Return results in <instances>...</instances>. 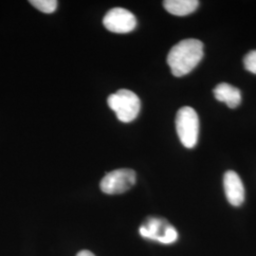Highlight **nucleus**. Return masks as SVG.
Instances as JSON below:
<instances>
[{
    "instance_id": "1",
    "label": "nucleus",
    "mask_w": 256,
    "mask_h": 256,
    "mask_svg": "<svg viewBox=\"0 0 256 256\" xmlns=\"http://www.w3.org/2000/svg\"><path fill=\"white\" fill-rule=\"evenodd\" d=\"M203 44L198 39H185L174 45L167 56V63L176 77L190 74L203 58Z\"/></svg>"
},
{
    "instance_id": "2",
    "label": "nucleus",
    "mask_w": 256,
    "mask_h": 256,
    "mask_svg": "<svg viewBox=\"0 0 256 256\" xmlns=\"http://www.w3.org/2000/svg\"><path fill=\"white\" fill-rule=\"evenodd\" d=\"M108 104L122 122H133L140 111V98L134 92L128 90H120L110 95Z\"/></svg>"
},
{
    "instance_id": "3",
    "label": "nucleus",
    "mask_w": 256,
    "mask_h": 256,
    "mask_svg": "<svg viewBox=\"0 0 256 256\" xmlns=\"http://www.w3.org/2000/svg\"><path fill=\"white\" fill-rule=\"evenodd\" d=\"M176 128L183 146L194 148L198 144L200 133V119L196 110L184 106L178 111Z\"/></svg>"
},
{
    "instance_id": "4",
    "label": "nucleus",
    "mask_w": 256,
    "mask_h": 256,
    "mask_svg": "<svg viewBox=\"0 0 256 256\" xmlns=\"http://www.w3.org/2000/svg\"><path fill=\"white\" fill-rule=\"evenodd\" d=\"M136 183V173L131 169H118L106 174L100 183L102 192L119 194L131 189Z\"/></svg>"
},
{
    "instance_id": "5",
    "label": "nucleus",
    "mask_w": 256,
    "mask_h": 256,
    "mask_svg": "<svg viewBox=\"0 0 256 256\" xmlns=\"http://www.w3.org/2000/svg\"><path fill=\"white\" fill-rule=\"evenodd\" d=\"M102 23L111 32L128 34L135 30L137 19L128 10L114 8L108 12L102 19Z\"/></svg>"
},
{
    "instance_id": "6",
    "label": "nucleus",
    "mask_w": 256,
    "mask_h": 256,
    "mask_svg": "<svg viewBox=\"0 0 256 256\" xmlns=\"http://www.w3.org/2000/svg\"><path fill=\"white\" fill-rule=\"evenodd\" d=\"M224 190L226 198L232 206L239 207L245 200V188L243 182L234 171H227L224 174Z\"/></svg>"
},
{
    "instance_id": "7",
    "label": "nucleus",
    "mask_w": 256,
    "mask_h": 256,
    "mask_svg": "<svg viewBox=\"0 0 256 256\" xmlns=\"http://www.w3.org/2000/svg\"><path fill=\"white\" fill-rule=\"evenodd\" d=\"M214 94L218 101L225 102L230 108H236L242 100L241 92L227 82L218 84L214 90Z\"/></svg>"
},
{
    "instance_id": "8",
    "label": "nucleus",
    "mask_w": 256,
    "mask_h": 256,
    "mask_svg": "<svg viewBox=\"0 0 256 256\" xmlns=\"http://www.w3.org/2000/svg\"><path fill=\"white\" fill-rule=\"evenodd\" d=\"M169 225L170 224L162 218H149L146 222L140 227V234L142 238L160 241V239L164 236L165 230Z\"/></svg>"
},
{
    "instance_id": "9",
    "label": "nucleus",
    "mask_w": 256,
    "mask_h": 256,
    "mask_svg": "<svg viewBox=\"0 0 256 256\" xmlns=\"http://www.w3.org/2000/svg\"><path fill=\"white\" fill-rule=\"evenodd\" d=\"M200 2L198 0H166L164 2L165 10L176 16H185L198 9Z\"/></svg>"
},
{
    "instance_id": "10",
    "label": "nucleus",
    "mask_w": 256,
    "mask_h": 256,
    "mask_svg": "<svg viewBox=\"0 0 256 256\" xmlns=\"http://www.w3.org/2000/svg\"><path fill=\"white\" fill-rule=\"evenodd\" d=\"M30 3L38 10L45 14L54 12L58 6V2L55 0H30Z\"/></svg>"
},
{
    "instance_id": "11",
    "label": "nucleus",
    "mask_w": 256,
    "mask_h": 256,
    "mask_svg": "<svg viewBox=\"0 0 256 256\" xmlns=\"http://www.w3.org/2000/svg\"><path fill=\"white\" fill-rule=\"evenodd\" d=\"M178 238V234L176 230L174 229L172 225H169L165 230L164 236L160 239L158 242L162 244H172L176 241Z\"/></svg>"
},
{
    "instance_id": "12",
    "label": "nucleus",
    "mask_w": 256,
    "mask_h": 256,
    "mask_svg": "<svg viewBox=\"0 0 256 256\" xmlns=\"http://www.w3.org/2000/svg\"><path fill=\"white\" fill-rule=\"evenodd\" d=\"M244 66L248 72L256 74V50L250 52L244 57Z\"/></svg>"
},
{
    "instance_id": "13",
    "label": "nucleus",
    "mask_w": 256,
    "mask_h": 256,
    "mask_svg": "<svg viewBox=\"0 0 256 256\" xmlns=\"http://www.w3.org/2000/svg\"><path fill=\"white\" fill-rule=\"evenodd\" d=\"M76 256H95L90 250H81Z\"/></svg>"
}]
</instances>
